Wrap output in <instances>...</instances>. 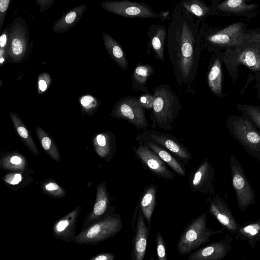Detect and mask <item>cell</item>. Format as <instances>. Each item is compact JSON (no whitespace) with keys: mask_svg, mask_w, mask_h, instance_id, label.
<instances>
[{"mask_svg":"<svg viewBox=\"0 0 260 260\" xmlns=\"http://www.w3.org/2000/svg\"><path fill=\"white\" fill-rule=\"evenodd\" d=\"M200 20L176 4L167 31L168 56L176 81L188 92L193 91L201 51Z\"/></svg>","mask_w":260,"mask_h":260,"instance_id":"cell-1","label":"cell"},{"mask_svg":"<svg viewBox=\"0 0 260 260\" xmlns=\"http://www.w3.org/2000/svg\"><path fill=\"white\" fill-rule=\"evenodd\" d=\"M153 94L155 99L150 114L151 127L157 126L166 131L172 129L182 107L178 96L167 84L156 87Z\"/></svg>","mask_w":260,"mask_h":260,"instance_id":"cell-2","label":"cell"},{"mask_svg":"<svg viewBox=\"0 0 260 260\" xmlns=\"http://www.w3.org/2000/svg\"><path fill=\"white\" fill-rule=\"evenodd\" d=\"M207 215L204 212L192 219L180 234L177 243V250L181 255L190 253L193 250L210 240L211 237L221 234L223 228L213 231L207 226Z\"/></svg>","mask_w":260,"mask_h":260,"instance_id":"cell-3","label":"cell"},{"mask_svg":"<svg viewBox=\"0 0 260 260\" xmlns=\"http://www.w3.org/2000/svg\"><path fill=\"white\" fill-rule=\"evenodd\" d=\"M8 41L6 54L14 61H20L29 47L28 26L22 17L16 18L8 27Z\"/></svg>","mask_w":260,"mask_h":260,"instance_id":"cell-4","label":"cell"},{"mask_svg":"<svg viewBox=\"0 0 260 260\" xmlns=\"http://www.w3.org/2000/svg\"><path fill=\"white\" fill-rule=\"evenodd\" d=\"M110 115L125 120L138 129L145 130L148 125L144 108L138 98L126 96L120 99L114 105Z\"/></svg>","mask_w":260,"mask_h":260,"instance_id":"cell-5","label":"cell"},{"mask_svg":"<svg viewBox=\"0 0 260 260\" xmlns=\"http://www.w3.org/2000/svg\"><path fill=\"white\" fill-rule=\"evenodd\" d=\"M232 185L238 208L246 211L250 205L255 203V196L252 186L247 178L241 165L234 157L230 158Z\"/></svg>","mask_w":260,"mask_h":260,"instance_id":"cell-6","label":"cell"},{"mask_svg":"<svg viewBox=\"0 0 260 260\" xmlns=\"http://www.w3.org/2000/svg\"><path fill=\"white\" fill-rule=\"evenodd\" d=\"M138 141L150 142L157 144L173 154L180 161L188 165L192 156L187 148L178 139L166 133L145 130L136 137Z\"/></svg>","mask_w":260,"mask_h":260,"instance_id":"cell-7","label":"cell"},{"mask_svg":"<svg viewBox=\"0 0 260 260\" xmlns=\"http://www.w3.org/2000/svg\"><path fill=\"white\" fill-rule=\"evenodd\" d=\"M106 11L123 17L158 18L159 15L148 5L128 0H107L101 3Z\"/></svg>","mask_w":260,"mask_h":260,"instance_id":"cell-8","label":"cell"},{"mask_svg":"<svg viewBox=\"0 0 260 260\" xmlns=\"http://www.w3.org/2000/svg\"><path fill=\"white\" fill-rule=\"evenodd\" d=\"M246 30L243 22H237L218 30L200 28L201 43L212 45L237 44Z\"/></svg>","mask_w":260,"mask_h":260,"instance_id":"cell-9","label":"cell"},{"mask_svg":"<svg viewBox=\"0 0 260 260\" xmlns=\"http://www.w3.org/2000/svg\"><path fill=\"white\" fill-rule=\"evenodd\" d=\"M138 142V147H134L133 149L143 168L159 178L173 180L175 173L170 171L166 163L146 144L141 141Z\"/></svg>","mask_w":260,"mask_h":260,"instance_id":"cell-10","label":"cell"},{"mask_svg":"<svg viewBox=\"0 0 260 260\" xmlns=\"http://www.w3.org/2000/svg\"><path fill=\"white\" fill-rule=\"evenodd\" d=\"M214 169L208 159H205L190 174V189L193 192H199L206 195H214Z\"/></svg>","mask_w":260,"mask_h":260,"instance_id":"cell-11","label":"cell"},{"mask_svg":"<svg viewBox=\"0 0 260 260\" xmlns=\"http://www.w3.org/2000/svg\"><path fill=\"white\" fill-rule=\"evenodd\" d=\"M122 226V222L119 217H108L82 233L77 240L81 242L105 240L117 234Z\"/></svg>","mask_w":260,"mask_h":260,"instance_id":"cell-12","label":"cell"},{"mask_svg":"<svg viewBox=\"0 0 260 260\" xmlns=\"http://www.w3.org/2000/svg\"><path fill=\"white\" fill-rule=\"evenodd\" d=\"M209 212L229 233L235 235L241 224L234 216L224 200L218 194L209 196L207 198Z\"/></svg>","mask_w":260,"mask_h":260,"instance_id":"cell-13","label":"cell"},{"mask_svg":"<svg viewBox=\"0 0 260 260\" xmlns=\"http://www.w3.org/2000/svg\"><path fill=\"white\" fill-rule=\"evenodd\" d=\"M233 234L229 233L216 242L197 249L189 253L188 260H219L223 259L232 249Z\"/></svg>","mask_w":260,"mask_h":260,"instance_id":"cell-14","label":"cell"},{"mask_svg":"<svg viewBox=\"0 0 260 260\" xmlns=\"http://www.w3.org/2000/svg\"><path fill=\"white\" fill-rule=\"evenodd\" d=\"M136 226V233L133 241L132 258L135 260H143L147 248L150 232L146 224V220L139 208Z\"/></svg>","mask_w":260,"mask_h":260,"instance_id":"cell-15","label":"cell"},{"mask_svg":"<svg viewBox=\"0 0 260 260\" xmlns=\"http://www.w3.org/2000/svg\"><path fill=\"white\" fill-rule=\"evenodd\" d=\"M86 7V4H82L67 11L54 23L53 31L62 34L73 28L81 19Z\"/></svg>","mask_w":260,"mask_h":260,"instance_id":"cell-16","label":"cell"},{"mask_svg":"<svg viewBox=\"0 0 260 260\" xmlns=\"http://www.w3.org/2000/svg\"><path fill=\"white\" fill-rule=\"evenodd\" d=\"M149 38V46L154 52V57L162 62L165 61L164 49L167 41V30L163 25L152 24L147 32Z\"/></svg>","mask_w":260,"mask_h":260,"instance_id":"cell-17","label":"cell"},{"mask_svg":"<svg viewBox=\"0 0 260 260\" xmlns=\"http://www.w3.org/2000/svg\"><path fill=\"white\" fill-rule=\"evenodd\" d=\"M248 0H225L220 3L212 5L210 7L212 14L215 13L229 14L236 15H244L251 12L256 5H248Z\"/></svg>","mask_w":260,"mask_h":260,"instance_id":"cell-18","label":"cell"},{"mask_svg":"<svg viewBox=\"0 0 260 260\" xmlns=\"http://www.w3.org/2000/svg\"><path fill=\"white\" fill-rule=\"evenodd\" d=\"M157 188L150 184L144 189L140 198L139 205L149 231L151 228L152 216L156 205Z\"/></svg>","mask_w":260,"mask_h":260,"instance_id":"cell-19","label":"cell"},{"mask_svg":"<svg viewBox=\"0 0 260 260\" xmlns=\"http://www.w3.org/2000/svg\"><path fill=\"white\" fill-rule=\"evenodd\" d=\"M104 45L111 58L123 70L128 67V60L121 45L108 33L102 32Z\"/></svg>","mask_w":260,"mask_h":260,"instance_id":"cell-20","label":"cell"},{"mask_svg":"<svg viewBox=\"0 0 260 260\" xmlns=\"http://www.w3.org/2000/svg\"><path fill=\"white\" fill-rule=\"evenodd\" d=\"M154 73V68L151 65L139 63L132 75L133 90L135 92L141 91L144 93H149L146 83L149 78Z\"/></svg>","mask_w":260,"mask_h":260,"instance_id":"cell-21","label":"cell"},{"mask_svg":"<svg viewBox=\"0 0 260 260\" xmlns=\"http://www.w3.org/2000/svg\"><path fill=\"white\" fill-rule=\"evenodd\" d=\"M234 237L236 240L246 242L252 248L255 247L257 243L260 242V218L256 221L241 225Z\"/></svg>","mask_w":260,"mask_h":260,"instance_id":"cell-22","label":"cell"},{"mask_svg":"<svg viewBox=\"0 0 260 260\" xmlns=\"http://www.w3.org/2000/svg\"><path fill=\"white\" fill-rule=\"evenodd\" d=\"M143 143L154 151L177 174L181 176H185L186 172L183 166L169 151L152 142Z\"/></svg>","mask_w":260,"mask_h":260,"instance_id":"cell-23","label":"cell"},{"mask_svg":"<svg viewBox=\"0 0 260 260\" xmlns=\"http://www.w3.org/2000/svg\"><path fill=\"white\" fill-rule=\"evenodd\" d=\"M98 153L105 157L113 153L115 149V136L111 132L98 134L94 139Z\"/></svg>","mask_w":260,"mask_h":260,"instance_id":"cell-24","label":"cell"},{"mask_svg":"<svg viewBox=\"0 0 260 260\" xmlns=\"http://www.w3.org/2000/svg\"><path fill=\"white\" fill-rule=\"evenodd\" d=\"M9 115L16 131L23 143L34 153L38 155V151L31 136L19 115L12 112H10Z\"/></svg>","mask_w":260,"mask_h":260,"instance_id":"cell-25","label":"cell"},{"mask_svg":"<svg viewBox=\"0 0 260 260\" xmlns=\"http://www.w3.org/2000/svg\"><path fill=\"white\" fill-rule=\"evenodd\" d=\"M179 4L200 20L212 14L211 7L207 6L203 0H181Z\"/></svg>","mask_w":260,"mask_h":260,"instance_id":"cell-26","label":"cell"},{"mask_svg":"<svg viewBox=\"0 0 260 260\" xmlns=\"http://www.w3.org/2000/svg\"><path fill=\"white\" fill-rule=\"evenodd\" d=\"M36 133L44 150L54 159L59 158L57 148L48 134L39 126L36 128Z\"/></svg>","mask_w":260,"mask_h":260,"instance_id":"cell-27","label":"cell"},{"mask_svg":"<svg viewBox=\"0 0 260 260\" xmlns=\"http://www.w3.org/2000/svg\"><path fill=\"white\" fill-rule=\"evenodd\" d=\"M108 202L106 188L104 184L101 185L98 189L96 200L93 208L92 217L102 215L106 210Z\"/></svg>","mask_w":260,"mask_h":260,"instance_id":"cell-28","label":"cell"},{"mask_svg":"<svg viewBox=\"0 0 260 260\" xmlns=\"http://www.w3.org/2000/svg\"><path fill=\"white\" fill-rule=\"evenodd\" d=\"M82 111L85 113L90 115L96 111L99 106V101L91 95H84L79 99Z\"/></svg>","mask_w":260,"mask_h":260,"instance_id":"cell-29","label":"cell"},{"mask_svg":"<svg viewBox=\"0 0 260 260\" xmlns=\"http://www.w3.org/2000/svg\"><path fill=\"white\" fill-rule=\"evenodd\" d=\"M156 255L158 260H167L165 241L160 232H157L155 236Z\"/></svg>","mask_w":260,"mask_h":260,"instance_id":"cell-30","label":"cell"},{"mask_svg":"<svg viewBox=\"0 0 260 260\" xmlns=\"http://www.w3.org/2000/svg\"><path fill=\"white\" fill-rule=\"evenodd\" d=\"M51 83V78L49 74L44 73L38 77V91L39 94L44 92L49 87Z\"/></svg>","mask_w":260,"mask_h":260,"instance_id":"cell-31","label":"cell"},{"mask_svg":"<svg viewBox=\"0 0 260 260\" xmlns=\"http://www.w3.org/2000/svg\"><path fill=\"white\" fill-rule=\"evenodd\" d=\"M138 98L141 105L144 108L151 109L153 108L155 99L153 94L149 93H144L141 95Z\"/></svg>","mask_w":260,"mask_h":260,"instance_id":"cell-32","label":"cell"},{"mask_svg":"<svg viewBox=\"0 0 260 260\" xmlns=\"http://www.w3.org/2000/svg\"><path fill=\"white\" fill-rule=\"evenodd\" d=\"M13 0H0V30L5 21L6 13L10 5Z\"/></svg>","mask_w":260,"mask_h":260,"instance_id":"cell-33","label":"cell"},{"mask_svg":"<svg viewBox=\"0 0 260 260\" xmlns=\"http://www.w3.org/2000/svg\"><path fill=\"white\" fill-rule=\"evenodd\" d=\"M220 73V70L217 65L214 64L211 68L208 76L209 85L211 88H213L214 83L217 80Z\"/></svg>","mask_w":260,"mask_h":260,"instance_id":"cell-34","label":"cell"},{"mask_svg":"<svg viewBox=\"0 0 260 260\" xmlns=\"http://www.w3.org/2000/svg\"><path fill=\"white\" fill-rule=\"evenodd\" d=\"M39 6V10L41 13L49 9L53 5L55 0H35Z\"/></svg>","mask_w":260,"mask_h":260,"instance_id":"cell-35","label":"cell"},{"mask_svg":"<svg viewBox=\"0 0 260 260\" xmlns=\"http://www.w3.org/2000/svg\"><path fill=\"white\" fill-rule=\"evenodd\" d=\"M245 61L250 67L254 66L256 63V56L253 51L248 50L245 54Z\"/></svg>","mask_w":260,"mask_h":260,"instance_id":"cell-36","label":"cell"},{"mask_svg":"<svg viewBox=\"0 0 260 260\" xmlns=\"http://www.w3.org/2000/svg\"><path fill=\"white\" fill-rule=\"evenodd\" d=\"M21 180V175L19 174H10L5 178V180L7 183L13 185L18 184Z\"/></svg>","mask_w":260,"mask_h":260,"instance_id":"cell-37","label":"cell"},{"mask_svg":"<svg viewBox=\"0 0 260 260\" xmlns=\"http://www.w3.org/2000/svg\"><path fill=\"white\" fill-rule=\"evenodd\" d=\"M8 41V28L4 29L0 37V48L7 49Z\"/></svg>","mask_w":260,"mask_h":260,"instance_id":"cell-38","label":"cell"},{"mask_svg":"<svg viewBox=\"0 0 260 260\" xmlns=\"http://www.w3.org/2000/svg\"><path fill=\"white\" fill-rule=\"evenodd\" d=\"M247 139L249 142L252 144H257L260 142V136L256 133L250 132L248 133L246 136Z\"/></svg>","mask_w":260,"mask_h":260,"instance_id":"cell-39","label":"cell"},{"mask_svg":"<svg viewBox=\"0 0 260 260\" xmlns=\"http://www.w3.org/2000/svg\"><path fill=\"white\" fill-rule=\"evenodd\" d=\"M70 222L68 220H62L59 221L56 226V231L61 232L64 231L66 228L69 225Z\"/></svg>","mask_w":260,"mask_h":260,"instance_id":"cell-40","label":"cell"},{"mask_svg":"<svg viewBox=\"0 0 260 260\" xmlns=\"http://www.w3.org/2000/svg\"><path fill=\"white\" fill-rule=\"evenodd\" d=\"M114 257V255L112 254L105 253L99 255L93 259L95 260H113Z\"/></svg>","mask_w":260,"mask_h":260,"instance_id":"cell-41","label":"cell"},{"mask_svg":"<svg viewBox=\"0 0 260 260\" xmlns=\"http://www.w3.org/2000/svg\"><path fill=\"white\" fill-rule=\"evenodd\" d=\"M45 188L47 190L53 191V190H57L58 188V186L55 183L51 182V183L47 184L45 186Z\"/></svg>","mask_w":260,"mask_h":260,"instance_id":"cell-42","label":"cell"},{"mask_svg":"<svg viewBox=\"0 0 260 260\" xmlns=\"http://www.w3.org/2000/svg\"><path fill=\"white\" fill-rule=\"evenodd\" d=\"M6 56H7L6 49L0 48V63L1 64L5 61Z\"/></svg>","mask_w":260,"mask_h":260,"instance_id":"cell-43","label":"cell"},{"mask_svg":"<svg viewBox=\"0 0 260 260\" xmlns=\"http://www.w3.org/2000/svg\"><path fill=\"white\" fill-rule=\"evenodd\" d=\"M10 161L13 164L19 165L21 162L22 160L20 157L15 155L11 158Z\"/></svg>","mask_w":260,"mask_h":260,"instance_id":"cell-44","label":"cell"},{"mask_svg":"<svg viewBox=\"0 0 260 260\" xmlns=\"http://www.w3.org/2000/svg\"><path fill=\"white\" fill-rule=\"evenodd\" d=\"M169 11L161 12L159 15V18L162 20H166L169 18Z\"/></svg>","mask_w":260,"mask_h":260,"instance_id":"cell-45","label":"cell"},{"mask_svg":"<svg viewBox=\"0 0 260 260\" xmlns=\"http://www.w3.org/2000/svg\"><path fill=\"white\" fill-rule=\"evenodd\" d=\"M212 1H213V3L212 5H214V4H215L217 3H218L219 0H212Z\"/></svg>","mask_w":260,"mask_h":260,"instance_id":"cell-46","label":"cell"}]
</instances>
